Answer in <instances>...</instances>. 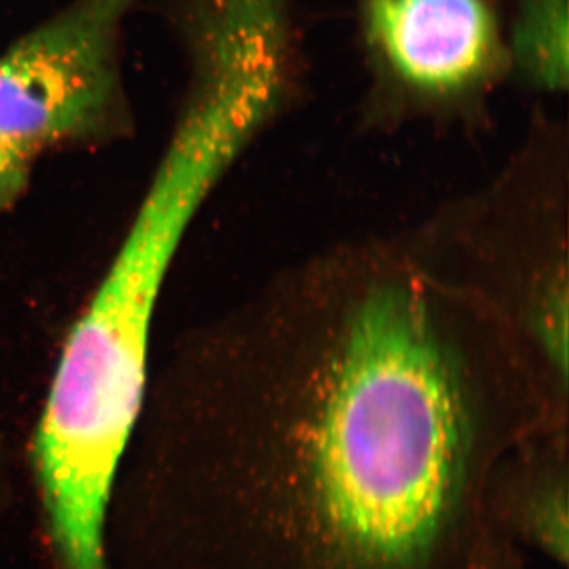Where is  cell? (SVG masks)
I'll use <instances>...</instances> for the list:
<instances>
[{"label": "cell", "instance_id": "obj_7", "mask_svg": "<svg viewBox=\"0 0 569 569\" xmlns=\"http://www.w3.org/2000/svg\"><path fill=\"white\" fill-rule=\"evenodd\" d=\"M0 2H2V0H0Z\"/></svg>", "mask_w": 569, "mask_h": 569}, {"label": "cell", "instance_id": "obj_3", "mask_svg": "<svg viewBox=\"0 0 569 569\" xmlns=\"http://www.w3.org/2000/svg\"><path fill=\"white\" fill-rule=\"evenodd\" d=\"M137 0H73L0 54V137L39 153L127 123L123 26Z\"/></svg>", "mask_w": 569, "mask_h": 569}, {"label": "cell", "instance_id": "obj_5", "mask_svg": "<svg viewBox=\"0 0 569 569\" xmlns=\"http://www.w3.org/2000/svg\"><path fill=\"white\" fill-rule=\"evenodd\" d=\"M520 69L545 89L568 81V0H520L515 29Z\"/></svg>", "mask_w": 569, "mask_h": 569}, {"label": "cell", "instance_id": "obj_6", "mask_svg": "<svg viewBox=\"0 0 569 569\" xmlns=\"http://www.w3.org/2000/svg\"><path fill=\"white\" fill-rule=\"evenodd\" d=\"M36 156L31 149L0 137V208L24 192Z\"/></svg>", "mask_w": 569, "mask_h": 569}, {"label": "cell", "instance_id": "obj_2", "mask_svg": "<svg viewBox=\"0 0 569 569\" xmlns=\"http://www.w3.org/2000/svg\"><path fill=\"white\" fill-rule=\"evenodd\" d=\"M198 134L173 132L121 249L71 329L36 438V468L52 545L92 553L119 463L140 413L149 331L187 227L231 167Z\"/></svg>", "mask_w": 569, "mask_h": 569}, {"label": "cell", "instance_id": "obj_1", "mask_svg": "<svg viewBox=\"0 0 569 569\" xmlns=\"http://www.w3.org/2000/svg\"><path fill=\"white\" fill-rule=\"evenodd\" d=\"M272 305L269 569H511L533 410L481 299L436 254L377 244L298 269Z\"/></svg>", "mask_w": 569, "mask_h": 569}, {"label": "cell", "instance_id": "obj_4", "mask_svg": "<svg viewBox=\"0 0 569 569\" xmlns=\"http://www.w3.org/2000/svg\"><path fill=\"white\" fill-rule=\"evenodd\" d=\"M367 32L397 80L455 96L493 70L496 20L486 0H365Z\"/></svg>", "mask_w": 569, "mask_h": 569}]
</instances>
